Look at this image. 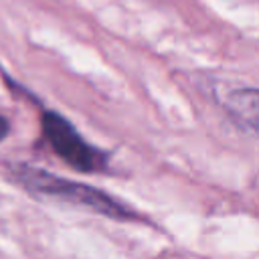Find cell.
Listing matches in <instances>:
<instances>
[{"mask_svg":"<svg viewBox=\"0 0 259 259\" xmlns=\"http://www.w3.org/2000/svg\"><path fill=\"white\" fill-rule=\"evenodd\" d=\"M227 117L245 134L259 138V87H239L225 95Z\"/></svg>","mask_w":259,"mask_h":259,"instance_id":"obj_3","label":"cell"},{"mask_svg":"<svg viewBox=\"0 0 259 259\" xmlns=\"http://www.w3.org/2000/svg\"><path fill=\"white\" fill-rule=\"evenodd\" d=\"M6 172L12 182L22 186L30 196L36 198H47V200H59L71 206L87 208L91 212H97L101 217L113 219V221H132L138 219L134 208L123 204L121 200L109 196L107 192L85 184V182H75L61 178L53 172H47L42 168L22 164V162H10L6 164Z\"/></svg>","mask_w":259,"mask_h":259,"instance_id":"obj_1","label":"cell"},{"mask_svg":"<svg viewBox=\"0 0 259 259\" xmlns=\"http://www.w3.org/2000/svg\"><path fill=\"white\" fill-rule=\"evenodd\" d=\"M42 138L49 142L53 152L73 170L83 174L103 172L107 168V154L89 144L75 125L57 111H42L40 115Z\"/></svg>","mask_w":259,"mask_h":259,"instance_id":"obj_2","label":"cell"},{"mask_svg":"<svg viewBox=\"0 0 259 259\" xmlns=\"http://www.w3.org/2000/svg\"><path fill=\"white\" fill-rule=\"evenodd\" d=\"M8 132H10V123H8V119H6V117H2V115H0V142L8 136Z\"/></svg>","mask_w":259,"mask_h":259,"instance_id":"obj_4","label":"cell"}]
</instances>
